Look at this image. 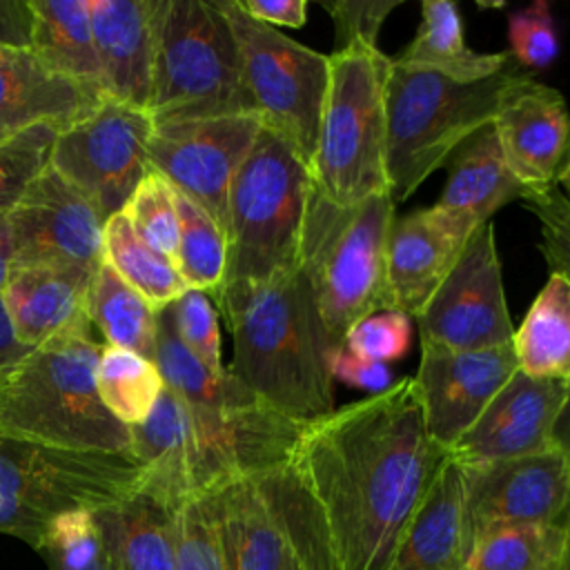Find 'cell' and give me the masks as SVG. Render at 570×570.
I'll use <instances>...</instances> for the list:
<instances>
[{
	"mask_svg": "<svg viewBox=\"0 0 570 570\" xmlns=\"http://www.w3.org/2000/svg\"><path fill=\"white\" fill-rule=\"evenodd\" d=\"M13 263H42L96 272L102 265L107 218L96 203L51 165L9 212Z\"/></svg>",
	"mask_w": 570,
	"mask_h": 570,
	"instance_id": "cell-14",
	"label": "cell"
},
{
	"mask_svg": "<svg viewBox=\"0 0 570 570\" xmlns=\"http://www.w3.org/2000/svg\"><path fill=\"white\" fill-rule=\"evenodd\" d=\"M566 523L494 525L472 537L463 570H561Z\"/></svg>",
	"mask_w": 570,
	"mask_h": 570,
	"instance_id": "cell-34",
	"label": "cell"
},
{
	"mask_svg": "<svg viewBox=\"0 0 570 570\" xmlns=\"http://www.w3.org/2000/svg\"><path fill=\"white\" fill-rule=\"evenodd\" d=\"M212 497L227 570H298L261 474L236 479Z\"/></svg>",
	"mask_w": 570,
	"mask_h": 570,
	"instance_id": "cell-22",
	"label": "cell"
},
{
	"mask_svg": "<svg viewBox=\"0 0 570 570\" xmlns=\"http://www.w3.org/2000/svg\"><path fill=\"white\" fill-rule=\"evenodd\" d=\"M85 314L105 336V345L156 358L158 312L107 263L98 267L85 298Z\"/></svg>",
	"mask_w": 570,
	"mask_h": 570,
	"instance_id": "cell-32",
	"label": "cell"
},
{
	"mask_svg": "<svg viewBox=\"0 0 570 570\" xmlns=\"http://www.w3.org/2000/svg\"><path fill=\"white\" fill-rule=\"evenodd\" d=\"M218 7L236 36L256 116L309 165L330 82V56L252 18L236 0H218Z\"/></svg>",
	"mask_w": 570,
	"mask_h": 570,
	"instance_id": "cell-10",
	"label": "cell"
},
{
	"mask_svg": "<svg viewBox=\"0 0 570 570\" xmlns=\"http://www.w3.org/2000/svg\"><path fill=\"white\" fill-rule=\"evenodd\" d=\"M33 347H27L22 345L18 338H16V332H13V325H11V318L7 314V307H4V301H2V294H0V372L11 367L13 363H18L22 356H27Z\"/></svg>",
	"mask_w": 570,
	"mask_h": 570,
	"instance_id": "cell-49",
	"label": "cell"
},
{
	"mask_svg": "<svg viewBox=\"0 0 570 570\" xmlns=\"http://www.w3.org/2000/svg\"><path fill=\"white\" fill-rule=\"evenodd\" d=\"M102 100L105 94L51 71L31 49L0 47V145L40 125L65 131Z\"/></svg>",
	"mask_w": 570,
	"mask_h": 570,
	"instance_id": "cell-20",
	"label": "cell"
},
{
	"mask_svg": "<svg viewBox=\"0 0 570 570\" xmlns=\"http://www.w3.org/2000/svg\"><path fill=\"white\" fill-rule=\"evenodd\" d=\"M539 223V249L550 274L570 281V200L559 187L523 198Z\"/></svg>",
	"mask_w": 570,
	"mask_h": 570,
	"instance_id": "cell-44",
	"label": "cell"
},
{
	"mask_svg": "<svg viewBox=\"0 0 570 570\" xmlns=\"http://www.w3.org/2000/svg\"><path fill=\"white\" fill-rule=\"evenodd\" d=\"M421 350L479 352L512 343L492 220L476 227L441 287L414 318Z\"/></svg>",
	"mask_w": 570,
	"mask_h": 570,
	"instance_id": "cell-11",
	"label": "cell"
},
{
	"mask_svg": "<svg viewBox=\"0 0 570 570\" xmlns=\"http://www.w3.org/2000/svg\"><path fill=\"white\" fill-rule=\"evenodd\" d=\"M318 4L334 22V51H341L356 42L376 47L385 18L403 0H321Z\"/></svg>",
	"mask_w": 570,
	"mask_h": 570,
	"instance_id": "cell-45",
	"label": "cell"
},
{
	"mask_svg": "<svg viewBox=\"0 0 570 570\" xmlns=\"http://www.w3.org/2000/svg\"><path fill=\"white\" fill-rule=\"evenodd\" d=\"M245 13L269 24L298 29L307 22V0H236Z\"/></svg>",
	"mask_w": 570,
	"mask_h": 570,
	"instance_id": "cell-47",
	"label": "cell"
},
{
	"mask_svg": "<svg viewBox=\"0 0 570 570\" xmlns=\"http://www.w3.org/2000/svg\"><path fill=\"white\" fill-rule=\"evenodd\" d=\"M561 570H570V514H568V519H566V548H563Z\"/></svg>",
	"mask_w": 570,
	"mask_h": 570,
	"instance_id": "cell-52",
	"label": "cell"
},
{
	"mask_svg": "<svg viewBox=\"0 0 570 570\" xmlns=\"http://www.w3.org/2000/svg\"><path fill=\"white\" fill-rule=\"evenodd\" d=\"M129 454L142 468L140 488L178 508L194 497L191 430L185 403L165 387L149 416L129 428Z\"/></svg>",
	"mask_w": 570,
	"mask_h": 570,
	"instance_id": "cell-25",
	"label": "cell"
},
{
	"mask_svg": "<svg viewBox=\"0 0 570 570\" xmlns=\"http://www.w3.org/2000/svg\"><path fill=\"white\" fill-rule=\"evenodd\" d=\"M27 2L31 11L29 49L51 71L105 94L100 62L94 45L89 0Z\"/></svg>",
	"mask_w": 570,
	"mask_h": 570,
	"instance_id": "cell-29",
	"label": "cell"
},
{
	"mask_svg": "<svg viewBox=\"0 0 570 570\" xmlns=\"http://www.w3.org/2000/svg\"><path fill=\"white\" fill-rule=\"evenodd\" d=\"M13 265V232L9 223V214H0V292Z\"/></svg>",
	"mask_w": 570,
	"mask_h": 570,
	"instance_id": "cell-51",
	"label": "cell"
},
{
	"mask_svg": "<svg viewBox=\"0 0 570 570\" xmlns=\"http://www.w3.org/2000/svg\"><path fill=\"white\" fill-rule=\"evenodd\" d=\"M448 450L425 430L414 379L307 423L292 465L343 570H387Z\"/></svg>",
	"mask_w": 570,
	"mask_h": 570,
	"instance_id": "cell-1",
	"label": "cell"
},
{
	"mask_svg": "<svg viewBox=\"0 0 570 570\" xmlns=\"http://www.w3.org/2000/svg\"><path fill=\"white\" fill-rule=\"evenodd\" d=\"M314 194L309 165L278 134L263 127L232 180L227 269L214 296L216 305L301 267Z\"/></svg>",
	"mask_w": 570,
	"mask_h": 570,
	"instance_id": "cell-4",
	"label": "cell"
},
{
	"mask_svg": "<svg viewBox=\"0 0 570 570\" xmlns=\"http://www.w3.org/2000/svg\"><path fill=\"white\" fill-rule=\"evenodd\" d=\"M517 370L512 343L479 352L421 350L412 379L432 441L450 452Z\"/></svg>",
	"mask_w": 570,
	"mask_h": 570,
	"instance_id": "cell-16",
	"label": "cell"
},
{
	"mask_svg": "<svg viewBox=\"0 0 570 570\" xmlns=\"http://www.w3.org/2000/svg\"><path fill=\"white\" fill-rule=\"evenodd\" d=\"M0 47H31V11L27 0H0Z\"/></svg>",
	"mask_w": 570,
	"mask_h": 570,
	"instance_id": "cell-48",
	"label": "cell"
},
{
	"mask_svg": "<svg viewBox=\"0 0 570 570\" xmlns=\"http://www.w3.org/2000/svg\"><path fill=\"white\" fill-rule=\"evenodd\" d=\"M448 180L439 207L463 214L474 223H490L503 205L528 198V189L510 171L494 125L488 122L470 134L445 160Z\"/></svg>",
	"mask_w": 570,
	"mask_h": 570,
	"instance_id": "cell-26",
	"label": "cell"
},
{
	"mask_svg": "<svg viewBox=\"0 0 570 570\" xmlns=\"http://www.w3.org/2000/svg\"><path fill=\"white\" fill-rule=\"evenodd\" d=\"M468 548L463 465L448 454L387 570H463Z\"/></svg>",
	"mask_w": 570,
	"mask_h": 570,
	"instance_id": "cell-23",
	"label": "cell"
},
{
	"mask_svg": "<svg viewBox=\"0 0 570 570\" xmlns=\"http://www.w3.org/2000/svg\"><path fill=\"white\" fill-rule=\"evenodd\" d=\"M479 223L439 205L394 216L385 249L387 309L416 318L456 265Z\"/></svg>",
	"mask_w": 570,
	"mask_h": 570,
	"instance_id": "cell-17",
	"label": "cell"
},
{
	"mask_svg": "<svg viewBox=\"0 0 570 570\" xmlns=\"http://www.w3.org/2000/svg\"><path fill=\"white\" fill-rule=\"evenodd\" d=\"M528 76L510 62L490 78L459 82L392 62L385 94V167L392 200H407L470 134L494 120L505 96Z\"/></svg>",
	"mask_w": 570,
	"mask_h": 570,
	"instance_id": "cell-5",
	"label": "cell"
},
{
	"mask_svg": "<svg viewBox=\"0 0 570 570\" xmlns=\"http://www.w3.org/2000/svg\"><path fill=\"white\" fill-rule=\"evenodd\" d=\"M216 307L234 338V358L227 370L252 394L305 425L334 410L330 363L341 345L323 323L303 265Z\"/></svg>",
	"mask_w": 570,
	"mask_h": 570,
	"instance_id": "cell-2",
	"label": "cell"
},
{
	"mask_svg": "<svg viewBox=\"0 0 570 570\" xmlns=\"http://www.w3.org/2000/svg\"><path fill=\"white\" fill-rule=\"evenodd\" d=\"M96 387L111 416L131 428L149 416L160 392L165 390V381L156 361L142 358L122 347L102 345L96 370Z\"/></svg>",
	"mask_w": 570,
	"mask_h": 570,
	"instance_id": "cell-35",
	"label": "cell"
},
{
	"mask_svg": "<svg viewBox=\"0 0 570 570\" xmlns=\"http://www.w3.org/2000/svg\"><path fill=\"white\" fill-rule=\"evenodd\" d=\"M102 263H107L156 312L165 309L189 289L176 265L151 249L134 232L125 212L109 216L105 223Z\"/></svg>",
	"mask_w": 570,
	"mask_h": 570,
	"instance_id": "cell-33",
	"label": "cell"
},
{
	"mask_svg": "<svg viewBox=\"0 0 570 570\" xmlns=\"http://www.w3.org/2000/svg\"><path fill=\"white\" fill-rule=\"evenodd\" d=\"M261 479L283 521L296 568L343 570L325 517L292 465V459L278 468L261 472Z\"/></svg>",
	"mask_w": 570,
	"mask_h": 570,
	"instance_id": "cell-31",
	"label": "cell"
},
{
	"mask_svg": "<svg viewBox=\"0 0 570 570\" xmlns=\"http://www.w3.org/2000/svg\"><path fill=\"white\" fill-rule=\"evenodd\" d=\"M107 98L149 114L154 82L151 0H89Z\"/></svg>",
	"mask_w": 570,
	"mask_h": 570,
	"instance_id": "cell-21",
	"label": "cell"
},
{
	"mask_svg": "<svg viewBox=\"0 0 570 570\" xmlns=\"http://www.w3.org/2000/svg\"><path fill=\"white\" fill-rule=\"evenodd\" d=\"M330 370H332L334 381H341V383L352 385L356 390H365V392H370V396L381 394V392H385L394 385L392 383V372L385 363H376V361L354 356L343 345L334 350Z\"/></svg>",
	"mask_w": 570,
	"mask_h": 570,
	"instance_id": "cell-46",
	"label": "cell"
},
{
	"mask_svg": "<svg viewBox=\"0 0 570 570\" xmlns=\"http://www.w3.org/2000/svg\"><path fill=\"white\" fill-rule=\"evenodd\" d=\"M394 223L390 194L338 207L314 194L303 243L323 323L336 345L361 318L387 309L385 249Z\"/></svg>",
	"mask_w": 570,
	"mask_h": 570,
	"instance_id": "cell-9",
	"label": "cell"
},
{
	"mask_svg": "<svg viewBox=\"0 0 570 570\" xmlns=\"http://www.w3.org/2000/svg\"><path fill=\"white\" fill-rule=\"evenodd\" d=\"M492 125L503 158L528 196L559 187L570 163V111L557 89L528 76L505 96Z\"/></svg>",
	"mask_w": 570,
	"mask_h": 570,
	"instance_id": "cell-18",
	"label": "cell"
},
{
	"mask_svg": "<svg viewBox=\"0 0 570 570\" xmlns=\"http://www.w3.org/2000/svg\"><path fill=\"white\" fill-rule=\"evenodd\" d=\"M131 454L65 450L0 436V534L38 548L49 523L111 505L140 488Z\"/></svg>",
	"mask_w": 570,
	"mask_h": 570,
	"instance_id": "cell-8",
	"label": "cell"
},
{
	"mask_svg": "<svg viewBox=\"0 0 570 570\" xmlns=\"http://www.w3.org/2000/svg\"><path fill=\"white\" fill-rule=\"evenodd\" d=\"M468 541L494 525L566 523L570 463L552 448L479 465H463Z\"/></svg>",
	"mask_w": 570,
	"mask_h": 570,
	"instance_id": "cell-15",
	"label": "cell"
},
{
	"mask_svg": "<svg viewBox=\"0 0 570 570\" xmlns=\"http://www.w3.org/2000/svg\"><path fill=\"white\" fill-rule=\"evenodd\" d=\"M36 552L49 570H125L94 510H76L53 519Z\"/></svg>",
	"mask_w": 570,
	"mask_h": 570,
	"instance_id": "cell-37",
	"label": "cell"
},
{
	"mask_svg": "<svg viewBox=\"0 0 570 570\" xmlns=\"http://www.w3.org/2000/svg\"><path fill=\"white\" fill-rule=\"evenodd\" d=\"M176 570H227L212 492L191 497L174 514Z\"/></svg>",
	"mask_w": 570,
	"mask_h": 570,
	"instance_id": "cell-39",
	"label": "cell"
},
{
	"mask_svg": "<svg viewBox=\"0 0 570 570\" xmlns=\"http://www.w3.org/2000/svg\"><path fill=\"white\" fill-rule=\"evenodd\" d=\"M87 314L0 372V436L65 450L129 454L131 436L102 405L96 370L102 345Z\"/></svg>",
	"mask_w": 570,
	"mask_h": 570,
	"instance_id": "cell-3",
	"label": "cell"
},
{
	"mask_svg": "<svg viewBox=\"0 0 570 570\" xmlns=\"http://www.w3.org/2000/svg\"><path fill=\"white\" fill-rule=\"evenodd\" d=\"M559 191L570 200V163H568L566 171H563L561 178H559Z\"/></svg>",
	"mask_w": 570,
	"mask_h": 570,
	"instance_id": "cell-53",
	"label": "cell"
},
{
	"mask_svg": "<svg viewBox=\"0 0 570 570\" xmlns=\"http://www.w3.org/2000/svg\"><path fill=\"white\" fill-rule=\"evenodd\" d=\"M174 332L180 343L212 372H225L220 354L218 312L214 301L198 289H187L171 305H167Z\"/></svg>",
	"mask_w": 570,
	"mask_h": 570,
	"instance_id": "cell-41",
	"label": "cell"
},
{
	"mask_svg": "<svg viewBox=\"0 0 570 570\" xmlns=\"http://www.w3.org/2000/svg\"><path fill=\"white\" fill-rule=\"evenodd\" d=\"M523 374L546 381L570 379V281L550 274L512 336Z\"/></svg>",
	"mask_w": 570,
	"mask_h": 570,
	"instance_id": "cell-30",
	"label": "cell"
},
{
	"mask_svg": "<svg viewBox=\"0 0 570 570\" xmlns=\"http://www.w3.org/2000/svg\"><path fill=\"white\" fill-rule=\"evenodd\" d=\"M96 272L13 263L0 294L16 338L27 347H38L82 316L87 289Z\"/></svg>",
	"mask_w": 570,
	"mask_h": 570,
	"instance_id": "cell-24",
	"label": "cell"
},
{
	"mask_svg": "<svg viewBox=\"0 0 570 570\" xmlns=\"http://www.w3.org/2000/svg\"><path fill=\"white\" fill-rule=\"evenodd\" d=\"M261 129L256 114L154 125L147 145L149 165L174 189L198 203L227 234L232 180Z\"/></svg>",
	"mask_w": 570,
	"mask_h": 570,
	"instance_id": "cell-13",
	"label": "cell"
},
{
	"mask_svg": "<svg viewBox=\"0 0 570 570\" xmlns=\"http://www.w3.org/2000/svg\"><path fill=\"white\" fill-rule=\"evenodd\" d=\"M510 56L523 69L539 71L550 67L559 56V38L550 4L537 0L530 7L517 9L508 16Z\"/></svg>",
	"mask_w": 570,
	"mask_h": 570,
	"instance_id": "cell-42",
	"label": "cell"
},
{
	"mask_svg": "<svg viewBox=\"0 0 570 570\" xmlns=\"http://www.w3.org/2000/svg\"><path fill=\"white\" fill-rule=\"evenodd\" d=\"M392 58L363 42L330 53V82L309 163L316 194L352 207L390 194L385 94Z\"/></svg>",
	"mask_w": 570,
	"mask_h": 570,
	"instance_id": "cell-7",
	"label": "cell"
},
{
	"mask_svg": "<svg viewBox=\"0 0 570 570\" xmlns=\"http://www.w3.org/2000/svg\"><path fill=\"white\" fill-rule=\"evenodd\" d=\"M410 321V316L396 309L374 312L350 327L343 347L354 356L387 365L407 352L412 338Z\"/></svg>",
	"mask_w": 570,
	"mask_h": 570,
	"instance_id": "cell-43",
	"label": "cell"
},
{
	"mask_svg": "<svg viewBox=\"0 0 570 570\" xmlns=\"http://www.w3.org/2000/svg\"><path fill=\"white\" fill-rule=\"evenodd\" d=\"M176 194L180 220L178 236V274L189 289L205 292L212 301L218 294L227 269V238L220 225L189 196Z\"/></svg>",
	"mask_w": 570,
	"mask_h": 570,
	"instance_id": "cell-36",
	"label": "cell"
},
{
	"mask_svg": "<svg viewBox=\"0 0 570 570\" xmlns=\"http://www.w3.org/2000/svg\"><path fill=\"white\" fill-rule=\"evenodd\" d=\"M563 396L566 381L532 379L517 370L448 454L461 465H479L543 452Z\"/></svg>",
	"mask_w": 570,
	"mask_h": 570,
	"instance_id": "cell-19",
	"label": "cell"
},
{
	"mask_svg": "<svg viewBox=\"0 0 570 570\" xmlns=\"http://www.w3.org/2000/svg\"><path fill=\"white\" fill-rule=\"evenodd\" d=\"M174 514L176 508L142 488L94 510L125 570H176Z\"/></svg>",
	"mask_w": 570,
	"mask_h": 570,
	"instance_id": "cell-28",
	"label": "cell"
},
{
	"mask_svg": "<svg viewBox=\"0 0 570 570\" xmlns=\"http://www.w3.org/2000/svg\"><path fill=\"white\" fill-rule=\"evenodd\" d=\"M154 125L256 114L218 0H151Z\"/></svg>",
	"mask_w": 570,
	"mask_h": 570,
	"instance_id": "cell-6",
	"label": "cell"
},
{
	"mask_svg": "<svg viewBox=\"0 0 570 570\" xmlns=\"http://www.w3.org/2000/svg\"><path fill=\"white\" fill-rule=\"evenodd\" d=\"M151 131L154 120L147 111L107 98L87 118L58 134L51 167L109 218L122 212L151 169L147 156Z\"/></svg>",
	"mask_w": 570,
	"mask_h": 570,
	"instance_id": "cell-12",
	"label": "cell"
},
{
	"mask_svg": "<svg viewBox=\"0 0 570 570\" xmlns=\"http://www.w3.org/2000/svg\"><path fill=\"white\" fill-rule=\"evenodd\" d=\"M58 129L40 125L0 145V214H9L27 187L51 165Z\"/></svg>",
	"mask_w": 570,
	"mask_h": 570,
	"instance_id": "cell-40",
	"label": "cell"
},
{
	"mask_svg": "<svg viewBox=\"0 0 570 570\" xmlns=\"http://www.w3.org/2000/svg\"><path fill=\"white\" fill-rule=\"evenodd\" d=\"M134 232L158 254L178 263V236L180 220L176 209L174 187L154 167L134 189L131 198L122 207ZM178 269V267H176Z\"/></svg>",
	"mask_w": 570,
	"mask_h": 570,
	"instance_id": "cell-38",
	"label": "cell"
},
{
	"mask_svg": "<svg viewBox=\"0 0 570 570\" xmlns=\"http://www.w3.org/2000/svg\"><path fill=\"white\" fill-rule=\"evenodd\" d=\"M399 67L425 69L459 82L494 76L512 62L508 51L481 53L465 45L461 11L450 0H423L421 27L412 42L392 58Z\"/></svg>",
	"mask_w": 570,
	"mask_h": 570,
	"instance_id": "cell-27",
	"label": "cell"
},
{
	"mask_svg": "<svg viewBox=\"0 0 570 570\" xmlns=\"http://www.w3.org/2000/svg\"><path fill=\"white\" fill-rule=\"evenodd\" d=\"M550 448L557 450L570 463V379L566 381V396L552 423Z\"/></svg>",
	"mask_w": 570,
	"mask_h": 570,
	"instance_id": "cell-50",
	"label": "cell"
}]
</instances>
